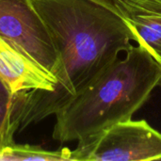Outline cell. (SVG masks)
<instances>
[{
  "mask_svg": "<svg viewBox=\"0 0 161 161\" xmlns=\"http://www.w3.org/2000/svg\"><path fill=\"white\" fill-rule=\"evenodd\" d=\"M17 98L18 95L12 96L0 80V147L14 142L16 131L11 125V118Z\"/></svg>",
  "mask_w": 161,
  "mask_h": 161,
  "instance_id": "ba28073f",
  "label": "cell"
},
{
  "mask_svg": "<svg viewBox=\"0 0 161 161\" xmlns=\"http://www.w3.org/2000/svg\"><path fill=\"white\" fill-rule=\"evenodd\" d=\"M161 159V133L145 120L119 122L77 142L71 161Z\"/></svg>",
  "mask_w": 161,
  "mask_h": 161,
  "instance_id": "3957f363",
  "label": "cell"
},
{
  "mask_svg": "<svg viewBox=\"0 0 161 161\" xmlns=\"http://www.w3.org/2000/svg\"><path fill=\"white\" fill-rule=\"evenodd\" d=\"M0 80L12 96L32 91L53 92L58 84L51 72L1 36Z\"/></svg>",
  "mask_w": 161,
  "mask_h": 161,
  "instance_id": "5b68a950",
  "label": "cell"
},
{
  "mask_svg": "<svg viewBox=\"0 0 161 161\" xmlns=\"http://www.w3.org/2000/svg\"><path fill=\"white\" fill-rule=\"evenodd\" d=\"M111 2L138 36L139 44L144 46L161 66V0Z\"/></svg>",
  "mask_w": 161,
  "mask_h": 161,
  "instance_id": "8992f818",
  "label": "cell"
},
{
  "mask_svg": "<svg viewBox=\"0 0 161 161\" xmlns=\"http://www.w3.org/2000/svg\"><path fill=\"white\" fill-rule=\"evenodd\" d=\"M71 161V149L50 151L38 145L19 144L15 142L0 147V161Z\"/></svg>",
  "mask_w": 161,
  "mask_h": 161,
  "instance_id": "52a82bcc",
  "label": "cell"
},
{
  "mask_svg": "<svg viewBox=\"0 0 161 161\" xmlns=\"http://www.w3.org/2000/svg\"><path fill=\"white\" fill-rule=\"evenodd\" d=\"M60 58L53 92L18 95L11 125L17 132L55 115L139 38L114 6L93 0H30Z\"/></svg>",
  "mask_w": 161,
  "mask_h": 161,
  "instance_id": "6da1fadb",
  "label": "cell"
},
{
  "mask_svg": "<svg viewBox=\"0 0 161 161\" xmlns=\"http://www.w3.org/2000/svg\"><path fill=\"white\" fill-rule=\"evenodd\" d=\"M58 110L53 139L78 142L132 116L160 85L161 66L142 44H132Z\"/></svg>",
  "mask_w": 161,
  "mask_h": 161,
  "instance_id": "7a4b0ae2",
  "label": "cell"
},
{
  "mask_svg": "<svg viewBox=\"0 0 161 161\" xmlns=\"http://www.w3.org/2000/svg\"><path fill=\"white\" fill-rule=\"evenodd\" d=\"M0 36L57 77L59 54L48 27L30 0H0Z\"/></svg>",
  "mask_w": 161,
  "mask_h": 161,
  "instance_id": "277c9868",
  "label": "cell"
},
{
  "mask_svg": "<svg viewBox=\"0 0 161 161\" xmlns=\"http://www.w3.org/2000/svg\"><path fill=\"white\" fill-rule=\"evenodd\" d=\"M93 1H96V2H99V3H102V4H105V5H109V6H114L111 2V0H93Z\"/></svg>",
  "mask_w": 161,
  "mask_h": 161,
  "instance_id": "9c48e42d",
  "label": "cell"
}]
</instances>
